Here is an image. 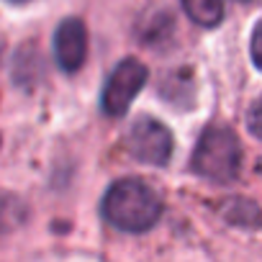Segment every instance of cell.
Instances as JSON below:
<instances>
[{
	"label": "cell",
	"mask_w": 262,
	"mask_h": 262,
	"mask_svg": "<svg viewBox=\"0 0 262 262\" xmlns=\"http://www.w3.org/2000/svg\"><path fill=\"white\" fill-rule=\"evenodd\" d=\"M103 216L111 226L121 231L139 234L157 224L162 216V201L152 185L137 178L113 183L103 195Z\"/></svg>",
	"instance_id": "cell-1"
},
{
	"label": "cell",
	"mask_w": 262,
	"mask_h": 262,
	"mask_svg": "<svg viewBox=\"0 0 262 262\" xmlns=\"http://www.w3.org/2000/svg\"><path fill=\"white\" fill-rule=\"evenodd\" d=\"M193 172L211 183H234L242 170V144L229 126H208L193 152Z\"/></svg>",
	"instance_id": "cell-2"
},
{
	"label": "cell",
	"mask_w": 262,
	"mask_h": 262,
	"mask_svg": "<svg viewBox=\"0 0 262 262\" xmlns=\"http://www.w3.org/2000/svg\"><path fill=\"white\" fill-rule=\"evenodd\" d=\"M126 149L137 162L165 167L172 157V134L155 118H139L126 137Z\"/></svg>",
	"instance_id": "cell-3"
},
{
	"label": "cell",
	"mask_w": 262,
	"mask_h": 262,
	"mask_svg": "<svg viewBox=\"0 0 262 262\" xmlns=\"http://www.w3.org/2000/svg\"><path fill=\"white\" fill-rule=\"evenodd\" d=\"M147 67L139 59H123L108 77L103 95H100V105L103 113L108 116H123L128 111V105L134 103L137 93L144 88L147 82Z\"/></svg>",
	"instance_id": "cell-4"
},
{
	"label": "cell",
	"mask_w": 262,
	"mask_h": 262,
	"mask_svg": "<svg viewBox=\"0 0 262 262\" xmlns=\"http://www.w3.org/2000/svg\"><path fill=\"white\" fill-rule=\"evenodd\" d=\"M54 54L64 72H77L88 54V29L80 18H64L54 34Z\"/></svg>",
	"instance_id": "cell-5"
},
{
	"label": "cell",
	"mask_w": 262,
	"mask_h": 262,
	"mask_svg": "<svg viewBox=\"0 0 262 262\" xmlns=\"http://www.w3.org/2000/svg\"><path fill=\"white\" fill-rule=\"evenodd\" d=\"M188 18L198 26H219L224 18V0H180Z\"/></svg>",
	"instance_id": "cell-6"
},
{
	"label": "cell",
	"mask_w": 262,
	"mask_h": 262,
	"mask_svg": "<svg viewBox=\"0 0 262 262\" xmlns=\"http://www.w3.org/2000/svg\"><path fill=\"white\" fill-rule=\"evenodd\" d=\"M224 213L231 224H259V208L244 198H229Z\"/></svg>",
	"instance_id": "cell-7"
},
{
	"label": "cell",
	"mask_w": 262,
	"mask_h": 262,
	"mask_svg": "<svg viewBox=\"0 0 262 262\" xmlns=\"http://www.w3.org/2000/svg\"><path fill=\"white\" fill-rule=\"evenodd\" d=\"M147 18L152 21V29H139V39H142V41L155 44V41H160V39L170 36V31H172V18H170V13H167V11L155 13V16H147Z\"/></svg>",
	"instance_id": "cell-8"
},
{
	"label": "cell",
	"mask_w": 262,
	"mask_h": 262,
	"mask_svg": "<svg viewBox=\"0 0 262 262\" xmlns=\"http://www.w3.org/2000/svg\"><path fill=\"white\" fill-rule=\"evenodd\" d=\"M247 126H249V131H252V134H254L257 139H262V98H257V100L249 105Z\"/></svg>",
	"instance_id": "cell-9"
},
{
	"label": "cell",
	"mask_w": 262,
	"mask_h": 262,
	"mask_svg": "<svg viewBox=\"0 0 262 262\" xmlns=\"http://www.w3.org/2000/svg\"><path fill=\"white\" fill-rule=\"evenodd\" d=\"M249 52H252V62H254V67L262 72V21H259V24L254 26V31H252Z\"/></svg>",
	"instance_id": "cell-10"
},
{
	"label": "cell",
	"mask_w": 262,
	"mask_h": 262,
	"mask_svg": "<svg viewBox=\"0 0 262 262\" xmlns=\"http://www.w3.org/2000/svg\"><path fill=\"white\" fill-rule=\"evenodd\" d=\"M8 3H29V0H8Z\"/></svg>",
	"instance_id": "cell-11"
},
{
	"label": "cell",
	"mask_w": 262,
	"mask_h": 262,
	"mask_svg": "<svg viewBox=\"0 0 262 262\" xmlns=\"http://www.w3.org/2000/svg\"><path fill=\"white\" fill-rule=\"evenodd\" d=\"M259 170H262V165H259Z\"/></svg>",
	"instance_id": "cell-12"
}]
</instances>
